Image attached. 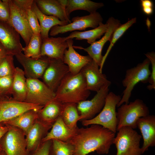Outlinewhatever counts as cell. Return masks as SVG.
<instances>
[{
  "instance_id": "cell-1",
  "label": "cell",
  "mask_w": 155,
  "mask_h": 155,
  "mask_svg": "<svg viewBox=\"0 0 155 155\" xmlns=\"http://www.w3.org/2000/svg\"><path fill=\"white\" fill-rule=\"evenodd\" d=\"M115 133L98 125L78 128L74 136L69 141L73 147L72 155H86L96 151L100 154L108 153L113 144Z\"/></svg>"
},
{
  "instance_id": "cell-2",
  "label": "cell",
  "mask_w": 155,
  "mask_h": 155,
  "mask_svg": "<svg viewBox=\"0 0 155 155\" xmlns=\"http://www.w3.org/2000/svg\"><path fill=\"white\" fill-rule=\"evenodd\" d=\"M90 94L82 73L80 71L76 75H72L69 72L55 92V99L64 103L77 104L86 100Z\"/></svg>"
},
{
  "instance_id": "cell-3",
  "label": "cell",
  "mask_w": 155,
  "mask_h": 155,
  "mask_svg": "<svg viewBox=\"0 0 155 155\" xmlns=\"http://www.w3.org/2000/svg\"><path fill=\"white\" fill-rule=\"evenodd\" d=\"M34 0H8L10 11L9 23L18 32L26 46L33 34L28 18L27 11Z\"/></svg>"
},
{
  "instance_id": "cell-4",
  "label": "cell",
  "mask_w": 155,
  "mask_h": 155,
  "mask_svg": "<svg viewBox=\"0 0 155 155\" xmlns=\"http://www.w3.org/2000/svg\"><path fill=\"white\" fill-rule=\"evenodd\" d=\"M121 99L120 95L112 92H108L104 105L99 114L92 119L82 121V124L84 126L99 125L115 133L117 131V126L116 108Z\"/></svg>"
},
{
  "instance_id": "cell-5",
  "label": "cell",
  "mask_w": 155,
  "mask_h": 155,
  "mask_svg": "<svg viewBox=\"0 0 155 155\" xmlns=\"http://www.w3.org/2000/svg\"><path fill=\"white\" fill-rule=\"evenodd\" d=\"M117 112V131L124 126L137 128L139 119L149 115V109L143 100L139 99L127 104H122Z\"/></svg>"
},
{
  "instance_id": "cell-6",
  "label": "cell",
  "mask_w": 155,
  "mask_h": 155,
  "mask_svg": "<svg viewBox=\"0 0 155 155\" xmlns=\"http://www.w3.org/2000/svg\"><path fill=\"white\" fill-rule=\"evenodd\" d=\"M150 64L149 60L147 58L136 66L126 70L125 78L122 81L123 85L125 87V89L117 107H119L124 103H129L131 92L135 86L138 82H140L145 83L148 82L151 74L149 69Z\"/></svg>"
},
{
  "instance_id": "cell-7",
  "label": "cell",
  "mask_w": 155,
  "mask_h": 155,
  "mask_svg": "<svg viewBox=\"0 0 155 155\" xmlns=\"http://www.w3.org/2000/svg\"><path fill=\"white\" fill-rule=\"evenodd\" d=\"M113 141L117 150L116 155H141L142 136L132 128L123 127L118 131Z\"/></svg>"
},
{
  "instance_id": "cell-8",
  "label": "cell",
  "mask_w": 155,
  "mask_h": 155,
  "mask_svg": "<svg viewBox=\"0 0 155 155\" xmlns=\"http://www.w3.org/2000/svg\"><path fill=\"white\" fill-rule=\"evenodd\" d=\"M5 125L8 129L1 139L0 144L2 150L6 155H28L23 131L17 127Z\"/></svg>"
},
{
  "instance_id": "cell-9",
  "label": "cell",
  "mask_w": 155,
  "mask_h": 155,
  "mask_svg": "<svg viewBox=\"0 0 155 155\" xmlns=\"http://www.w3.org/2000/svg\"><path fill=\"white\" fill-rule=\"evenodd\" d=\"M72 22L65 25H56L52 27L49 35L54 36L60 34L76 30H85L88 28L93 29L97 27L102 22L103 18L100 13L96 11L88 15L73 18Z\"/></svg>"
},
{
  "instance_id": "cell-10",
  "label": "cell",
  "mask_w": 155,
  "mask_h": 155,
  "mask_svg": "<svg viewBox=\"0 0 155 155\" xmlns=\"http://www.w3.org/2000/svg\"><path fill=\"white\" fill-rule=\"evenodd\" d=\"M26 82L24 102L44 106L55 98V92L38 79L26 78Z\"/></svg>"
},
{
  "instance_id": "cell-11",
  "label": "cell",
  "mask_w": 155,
  "mask_h": 155,
  "mask_svg": "<svg viewBox=\"0 0 155 155\" xmlns=\"http://www.w3.org/2000/svg\"><path fill=\"white\" fill-rule=\"evenodd\" d=\"M44 106L17 101L10 97L2 98L0 100V123L12 119L30 110L39 111Z\"/></svg>"
},
{
  "instance_id": "cell-12",
  "label": "cell",
  "mask_w": 155,
  "mask_h": 155,
  "mask_svg": "<svg viewBox=\"0 0 155 155\" xmlns=\"http://www.w3.org/2000/svg\"><path fill=\"white\" fill-rule=\"evenodd\" d=\"M109 86L106 85L102 87L91 100H83L77 104L78 111L80 114L79 121L92 119L101 111L108 93Z\"/></svg>"
},
{
  "instance_id": "cell-13",
  "label": "cell",
  "mask_w": 155,
  "mask_h": 155,
  "mask_svg": "<svg viewBox=\"0 0 155 155\" xmlns=\"http://www.w3.org/2000/svg\"><path fill=\"white\" fill-rule=\"evenodd\" d=\"M49 59L48 65L41 78L43 82L55 92L63 79L69 72V68L61 59Z\"/></svg>"
},
{
  "instance_id": "cell-14",
  "label": "cell",
  "mask_w": 155,
  "mask_h": 155,
  "mask_svg": "<svg viewBox=\"0 0 155 155\" xmlns=\"http://www.w3.org/2000/svg\"><path fill=\"white\" fill-rule=\"evenodd\" d=\"M106 23L108 25L107 30L100 40L96 41L86 48L73 46L77 48L83 49L87 52L88 55L100 67L103 57L102 55L103 48L107 41H110L115 30L121 24L119 20L112 17L109 18Z\"/></svg>"
},
{
  "instance_id": "cell-15",
  "label": "cell",
  "mask_w": 155,
  "mask_h": 155,
  "mask_svg": "<svg viewBox=\"0 0 155 155\" xmlns=\"http://www.w3.org/2000/svg\"><path fill=\"white\" fill-rule=\"evenodd\" d=\"M20 36L9 22L0 20V42L9 55L14 56L23 51Z\"/></svg>"
},
{
  "instance_id": "cell-16",
  "label": "cell",
  "mask_w": 155,
  "mask_h": 155,
  "mask_svg": "<svg viewBox=\"0 0 155 155\" xmlns=\"http://www.w3.org/2000/svg\"><path fill=\"white\" fill-rule=\"evenodd\" d=\"M15 56L23 67L26 78H41L49 63V58L46 57L35 59L26 56L22 52Z\"/></svg>"
},
{
  "instance_id": "cell-17",
  "label": "cell",
  "mask_w": 155,
  "mask_h": 155,
  "mask_svg": "<svg viewBox=\"0 0 155 155\" xmlns=\"http://www.w3.org/2000/svg\"><path fill=\"white\" fill-rule=\"evenodd\" d=\"M99 66L92 60L82 69L81 71L85 77L87 89L97 92L103 86H110L111 82L106 75L101 72Z\"/></svg>"
},
{
  "instance_id": "cell-18",
  "label": "cell",
  "mask_w": 155,
  "mask_h": 155,
  "mask_svg": "<svg viewBox=\"0 0 155 155\" xmlns=\"http://www.w3.org/2000/svg\"><path fill=\"white\" fill-rule=\"evenodd\" d=\"M66 41L68 49L65 51L63 61L68 67L69 72L75 75L92 59L89 55L83 56L77 52L73 47L72 39H69Z\"/></svg>"
},
{
  "instance_id": "cell-19",
  "label": "cell",
  "mask_w": 155,
  "mask_h": 155,
  "mask_svg": "<svg viewBox=\"0 0 155 155\" xmlns=\"http://www.w3.org/2000/svg\"><path fill=\"white\" fill-rule=\"evenodd\" d=\"M68 44L65 37H49L42 39L40 49L41 57L63 60Z\"/></svg>"
},
{
  "instance_id": "cell-20",
  "label": "cell",
  "mask_w": 155,
  "mask_h": 155,
  "mask_svg": "<svg viewBox=\"0 0 155 155\" xmlns=\"http://www.w3.org/2000/svg\"><path fill=\"white\" fill-rule=\"evenodd\" d=\"M137 127L140 131L143 139L141 150L142 154L150 147L155 145V116L148 115L139 119Z\"/></svg>"
},
{
  "instance_id": "cell-21",
  "label": "cell",
  "mask_w": 155,
  "mask_h": 155,
  "mask_svg": "<svg viewBox=\"0 0 155 155\" xmlns=\"http://www.w3.org/2000/svg\"><path fill=\"white\" fill-rule=\"evenodd\" d=\"M50 131L42 140L43 142L53 139L68 142L75 135L78 127L71 128L64 123L61 117H59L53 125Z\"/></svg>"
},
{
  "instance_id": "cell-22",
  "label": "cell",
  "mask_w": 155,
  "mask_h": 155,
  "mask_svg": "<svg viewBox=\"0 0 155 155\" xmlns=\"http://www.w3.org/2000/svg\"><path fill=\"white\" fill-rule=\"evenodd\" d=\"M64 103L55 98L38 111V119L52 127L57 119L61 117Z\"/></svg>"
},
{
  "instance_id": "cell-23",
  "label": "cell",
  "mask_w": 155,
  "mask_h": 155,
  "mask_svg": "<svg viewBox=\"0 0 155 155\" xmlns=\"http://www.w3.org/2000/svg\"><path fill=\"white\" fill-rule=\"evenodd\" d=\"M40 11L47 16H53L61 21L70 23L71 21L67 16L65 8L62 6L58 0H34Z\"/></svg>"
},
{
  "instance_id": "cell-24",
  "label": "cell",
  "mask_w": 155,
  "mask_h": 155,
  "mask_svg": "<svg viewBox=\"0 0 155 155\" xmlns=\"http://www.w3.org/2000/svg\"><path fill=\"white\" fill-rule=\"evenodd\" d=\"M51 128L37 120L32 125L26 135L27 150L28 153L36 149L40 142Z\"/></svg>"
},
{
  "instance_id": "cell-25",
  "label": "cell",
  "mask_w": 155,
  "mask_h": 155,
  "mask_svg": "<svg viewBox=\"0 0 155 155\" xmlns=\"http://www.w3.org/2000/svg\"><path fill=\"white\" fill-rule=\"evenodd\" d=\"M31 9L36 14L39 21L42 39L49 37V32L53 26L56 25L63 26L68 24L61 21L55 16H47L43 13L38 8L34 0L32 5Z\"/></svg>"
},
{
  "instance_id": "cell-26",
  "label": "cell",
  "mask_w": 155,
  "mask_h": 155,
  "mask_svg": "<svg viewBox=\"0 0 155 155\" xmlns=\"http://www.w3.org/2000/svg\"><path fill=\"white\" fill-rule=\"evenodd\" d=\"M12 94L15 100L24 102L27 93L26 79L23 70L19 67H16L13 75Z\"/></svg>"
},
{
  "instance_id": "cell-27",
  "label": "cell",
  "mask_w": 155,
  "mask_h": 155,
  "mask_svg": "<svg viewBox=\"0 0 155 155\" xmlns=\"http://www.w3.org/2000/svg\"><path fill=\"white\" fill-rule=\"evenodd\" d=\"M38 111L34 110H30L12 119L2 123L20 129L26 135L34 123L38 119Z\"/></svg>"
},
{
  "instance_id": "cell-28",
  "label": "cell",
  "mask_w": 155,
  "mask_h": 155,
  "mask_svg": "<svg viewBox=\"0 0 155 155\" xmlns=\"http://www.w3.org/2000/svg\"><path fill=\"white\" fill-rule=\"evenodd\" d=\"M107 28V24H104L102 22L96 28L84 31H74L65 38L66 40L74 38L77 40L86 39L87 42L91 44L95 42L97 39L100 38L106 32Z\"/></svg>"
},
{
  "instance_id": "cell-29",
  "label": "cell",
  "mask_w": 155,
  "mask_h": 155,
  "mask_svg": "<svg viewBox=\"0 0 155 155\" xmlns=\"http://www.w3.org/2000/svg\"><path fill=\"white\" fill-rule=\"evenodd\" d=\"M104 5L102 3H96L89 0H68L65 12L67 16L70 19V13L74 11L83 10L91 14L96 12L98 9Z\"/></svg>"
},
{
  "instance_id": "cell-30",
  "label": "cell",
  "mask_w": 155,
  "mask_h": 155,
  "mask_svg": "<svg viewBox=\"0 0 155 155\" xmlns=\"http://www.w3.org/2000/svg\"><path fill=\"white\" fill-rule=\"evenodd\" d=\"M65 124L69 128L76 127L80 116L78 113L77 104L64 103L61 116Z\"/></svg>"
},
{
  "instance_id": "cell-31",
  "label": "cell",
  "mask_w": 155,
  "mask_h": 155,
  "mask_svg": "<svg viewBox=\"0 0 155 155\" xmlns=\"http://www.w3.org/2000/svg\"><path fill=\"white\" fill-rule=\"evenodd\" d=\"M42 42L40 34H33L28 45L23 48L24 54L34 59H38L41 58L40 49Z\"/></svg>"
},
{
  "instance_id": "cell-32",
  "label": "cell",
  "mask_w": 155,
  "mask_h": 155,
  "mask_svg": "<svg viewBox=\"0 0 155 155\" xmlns=\"http://www.w3.org/2000/svg\"><path fill=\"white\" fill-rule=\"evenodd\" d=\"M136 21V18L128 20L125 24L119 25L115 30L112 38L110 41L109 46L105 55L103 56L101 66L99 68L100 71L102 72L103 67L110 51L117 41L123 35L126 30Z\"/></svg>"
},
{
  "instance_id": "cell-33",
  "label": "cell",
  "mask_w": 155,
  "mask_h": 155,
  "mask_svg": "<svg viewBox=\"0 0 155 155\" xmlns=\"http://www.w3.org/2000/svg\"><path fill=\"white\" fill-rule=\"evenodd\" d=\"M73 151V147L69 142L53 139L49 155H72Z\"/></svg>"
},
{
  "instance_id": "cell-34",
  "label": "cell",
  "mask_w": 155,
  "mask_h": 155,
  "mask_svg": "<svg viewBox=\"0 0 155 155\" xmlns=\"http://www.w3.org/2000/svg\"><path fill=\"white\" fill-rule=\"evenodd\" d=\"M13 56L8 55L0 61V78L13 76L16 67L13 63Z\"/></svg>"
},
{
  "instance_id": "cell-35",
  "label": "cell",
  "mask_w": 155,
  "mask_h": 155,
  "mask_svg": "<svg viewBox=\"0 0 155 155\" xmlns=\"http://www.w3.org/2000/svg\"><path fill=\"white\" fill-rule=\"evenodd\" d=\"M13 76L0 78V97L3 98H9L12 94Z\"/></svg>"
},
{
  "instance_id": "cell-36",
  "label": "cell",
  "mask_w": 155,
  "mask_h": 155,
  "mask_svg": "<svg viewBox=\"0 0 155 155\" xmlns=\"http://www.w3.org/2000/svg\"><path fill=\"white\" fill-rule=\"evenodd\" d=\"M27 15L29 23L33 34H40L41 29L40 24L36 16L31 9V7L28 9Z\"/></svg>"
},
{
  "instance_id": "cell-37",
  "label": "cell",
  "mask_w": 155,
  "mask_h": 155,
  "mask_svg": "<svg viewBox=\"0 0 155 155\" xmlns=\"http://www.w3.org/2000/svg\"><path fill=\"white\" fill-rule=\"evenodd\" d=\"M145 55L150 60L152 65V71L148 80L150 84L148 85L147 88L149 90H155V54L154 52H148Z\"/></svg>"
},
{
  "instance_id": "cell-38",
  "label": "cell",
  "mask_w": 155,
  "mask_h": 155,
  "mask_svg": "<svg viewBox=\"0 0 155 155\" xmlns=\"http://www.w3.org/2000/svg\"><path fill=\"white\" fill-rule=\"evenodd\" d=\"M52 140L42 142L34 150L29 153L28 155H49Z\"/></svg>"
},
{
  "instance_id": "cell-39",
  "label": "cell",
  "mask_w": 155,
  "mask_h": 155,
  "mask_svg": "<svg viewBox=\"0 0 155 155\" xmlns=\"http://www.w3.org/2000/svg\"><path fill=\"white\" fill-rule=\"evenodd\" d=\"M10 11L8 0H0V20L9 22Z\"/></svg>"
},
{
  "instance_id": "cell-40",
  "label": "cell",
  "mask_w": 155,
  "mask_h": 155,
  "mask_svg": "<svg viewBox=\"0 0 155 155\" xmlns=\"http://www.w3.org/2000/svg\"><path fill=\"white\" fill-rule=\"evenodd\" d=\"M140 3L142 8H154L153 2L150 0H141Z\"/></svg>"
},
{
  "instance_id": "cell-41",
  "label": "cell",
  "mask_w": 155,
  "mask_h": 155,
  "mask_svg": "<svg viewBox=\"0 0 155 155\" xmlns=\"http://www.w3.org/2000/svg\"><path fill=\"white\" fill-rule=\"evenodd\" d=\"M8 129V127L7 125L3 123H0V142L1 138L7 132ZM0 146L1 147L0 144Z\"/></svg>"
},
{
  "instance_id": "cell-42",
  "label": "cell",
  "mask_w": 155,
  "mask_h": 155,
  "mask_svg": "<svg viewBox=\"0 0 155 155\" xmlns=\"http://www.w3.org/2000/svg\"><path fill=\"white\" fill-rule=\"evenodd\" d=\"M9 55L6 50L0 42V61L5 57Z\"/></svg>"
},
{
  "instance_id": "cell-43",
  "label": "cell",
  "mask_w": 155,
  "mask_h": 155,
  "mask_svg": "<svg viewBox=\"0 0 155 155\" xmlns=\"http://www.w3.org/2000/svg\"><path fill=\"white\" fill-rule=\"evenodd\" d=\"M58 1L62 6L66 8L68 0H58Z\"/></svg>"
},
{
  "instance_id": "cell-44",
  "label": "cell",
  "mask_w": 155,
  "mask_h": 155,
  "mask_svg": "<svg viewBox=\"0 0 155 155\" xmlns=\"http://www.w3.org/2000/svg\"><path fill=\"white\" fill-rule=\"evenodd\" d=\"M0 155H6L5 153L2 150L0 154Z\"/></svg>"
},
{
  "instance_id": "cell-45",
  "label": "cell",
  "mask_w": 155,
  "mask_h": 155,
  "mask_svg": "<svg viewBox=\"0 0 155 155\" xmlns=\"http://www.w3.org/2000/svg\"><path fill=\"white\" fill-rule=\"evenodd\" d=\"M2 150L1 148V147L0 146V151H2Z\"/></svg>"
},
{
  "instance_id": "cell-46",
  "label": "cell",
  "mask_w": 155,
  "mask_h": 155,
  "mask_svg": "<svg viewBox=\"0 0 155 155\" xmlns=\"http://www.w3.org/2000/svg\"><path fill=\"white\" fill-rule=\"evenodd\" d=\"M2 151H0V154H1V152Z\"/></svg>"
},
{
  "instance_id": "cell-47",
  "label": "cell",
  "mask_w": 155,
  "mask_h": 155,
  "mask_svg": "<svg viewBox=\"0 0 155 155\" xmlns=\"http://www.w3.org/2000/svg\"><path fill=\"white\" fill-rule=\"evenodd\" d=\"M1 98L0 97V100L1 99Z\"/></svg>"
}]
</instances>
